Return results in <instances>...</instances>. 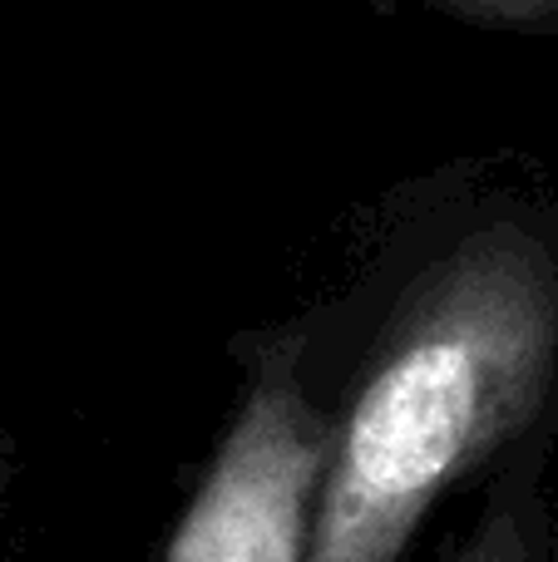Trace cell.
<instances>
[{
  "mask_svg": "<svg viewBox=\"0 0 558 562\" xmlns=\"http://www.w3.org/2000/svg\"><path fill=\"white\" fill-rule=\"evenodd\" d=\"M336 439L306 562H401L450 488L510 464L558 395V217L455 158L381 203L312 301Z\"/></svg>",
  "mask_w": 558,
  "mask_h": 562,
  "instance_id": "cell-1",
  "label": "cell"
},
{
  "mask_svg": "<svg viewBox=\"0 0 558 562\" xmlns=\"http://www.w3.org/2000/svg\"><path fill=\"white\" fill-rule=\"evenodd\" d=\"M237 400L158 562H306L336 385L306 311L233 336Z\"/></svg>",
  "mask_w": 558,
  "mask_h": 562,
  "instance_id": "cell-2",
  "label": "cell"
},
{
  "mask_svg": "<svg viewBox=\"0 0 558 562\" xmlns=\"http://www.w3.org/2000/svg\"><path fill=\"white\" fill-rule=\"evenodd\" d=\"M539 459H544V435L529 439L504 464L480 528L465 538L450 562H549V518H544V498H539Z\"/></svg>",
  "mask_w": 558,
  "mask_h": 562,
  "instance_id": "cell-3",
  "label": "cell"
},
{
  "mask_svg": "<svg viewBox=\"0 0 558 562\" xmlns=\"http://www.w3.org/2000/svg\"><path fill=\"white\" fill-rule=\"evenodd\" d=\"M405 5L435 10V15L475 30H524V35L558 30V0H405Z\"/></svg>",
  "mask_w": 558,
  "mask_h": 562,
  "instance_id": "cell-4",
  "label": "cell"
},
{
  "mask_svg": "<svg viewBox=\"0 0 558 562\" xmlns=\"http://www.w3.org/2000/svg\"><path fill=\"white\" fill-rule=\"evenodd\" d=\"M10 469H15V454H10V439L0 435V508H5V494H10Z\"/></svg>",
  "mask_w": 558,
  "mask_h": 562,
  "instance_id": "cell-5",
  "label": "cell"
}]
</instances>
